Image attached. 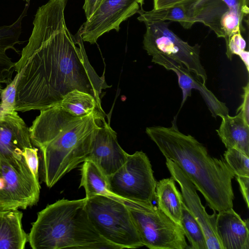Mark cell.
I'll return each mask as SVG.
<instances>
[{"label": "cell", "mask_w": 249, "mask_h": 249, "mask_svg": "<svg viewBox=\"0 0 249 249\" xmlns=\"http://www.w3.org/2000/svg\"><path fill=\"white\" fill-rule=\"evenodd\" d=\"M153 9L158 10L185 5L195 0H153Z\"/></svg>", "instance_id": "cell-27"}, {"label": "cell", "mask_w": 249, "mask_h": 249, "mask_svg": "<svg viewBox=\"0 0 249 249\" xmlns=\"http://www.w3.org/2000/svg\"><path fill=\"white\" fill-rule=\"evenodd\" d=\"M30 1L27 2L24 9L18 18L12 24L0 26V83L9 84L15 71V62L12 61L6 54V51L12 49L19 53L15 47L22 43L19 40L21 33V22L27 15Z\"/></svg>", "instance_id": "cell-16"}, {"label": "cell", "mask_w": 249, "mask_h": 249, "mask_svg": "<svg viewBox=\"0 0 249 249\" xmlns=\"http://www.w3.org/2000/svg\"><path fill=\"white\" fill-rule=\"evenodd\" d=\"M236 179L247 206L249 208V177L236 176Z\"/></svg>", "instance_id": "cell-29"}, {"label": "cell", "mask_w": 249, "mask_h": 249, "mask_svg": "<svg viewBox=\"0 0 249 249\" xmlns=\"http://www.w3.org/2000/svg\"><path fill=\"white\" fill-rule=\"evenodd\" d=\"M216 232L223 249H249V220L233 209L218 212Z\"/></svg>", "instance_id": "cell-14"}, {"label": "cell", "mask_w": 249, "mask_h": 249, "mask_svg": "<svg viewBox=\"0 0 249 249\" xmlns=\"http://www.w3.org/2000/svg\"><path fill=\"white\" fill-rule=\"evenodd\" d=\"M249 0H195L183 5L192 22L202 23L218 37L225 39L244 30L243 20L249 14Z\"/></svg>", "instance_id": "cell-5"}, {"label": "cell", "mask_w": 249, "mask_h": 249, "mask_svg": "<svg viewBox=\"0 0 249 249\" xmlns=\"http://www.w3.org/2000/svg\"><path fill=\"white\" fill-rule=\"evenodd\" d=\"M143 245L150 249H185L188 245L181 226L153 203L142 210L130 209Z\"/></svg>", "instance_id": "cell-8"}, {"label": "cell", "mask_w": 249, "mask_h": 249, "mask_svg": "<svg viewBox=\"0 0 249 249\" xmlns=\"http://www.w3.org/2000/svg\"><path fill=\"white\" fill-rule=\"evenodd\" d=\"M224 157L235 176L249 177V156L235 148H229Z\"/></svg>", "instance_id": "cell-23"}, {"label": "cell", "mask_w": 249, "mask_h": 249, "mask_svg": "<svg viewBox=\"0 0 249 249\" xmlns=\"http://www.w3.org/2000/svg\"><path fill=\"white\" fill-rule=\"evenodd\" d=\"M86 198H64L39 211L28 233L33 249H113L91 224L85 209Z\"/></svg>", "instance_id": "cell-3"}, {"label": "cell", "mask_w": 249, "mask_h": 249, "mask_svg": "<svg viewBox=\"0 0 249 249\" xmlns=\"http://www.w3.org/2000/svg\"><path fill=\"white\" fill-rule=\"evenodd\" d=\"M103 0H85L83 8L87 20L89 19L97 9Z\"/></svg>", "instance_id": "cell-30"}, {"label": "cell", "mask_w": 249, "mask_h": 249, "mask_svg": "<svg viewBox=\"0 0 249 249\" xmlns=\"http://www.w3.org/2000/svg\"><path fill=\"white\" fill-rule=\"evenodd\" d=\"M128 155L119 144L116 132L105 121L93 138L86 160L93 162L108 177L123 166Z\"/></svg>", "instance_id": "cell-12"}, {"label": "cell", "mask_w": 249, "mask_h": 249, "mask_svg": "<svg viewBox=\"0 0 249 249\" xmlns=\"http://www.w3.org/2000/svg\"><path fill=\"white\" fill-rule=\"evenodd\" d=\"M155 198L157 206L180 225L183 201L173 178H163L157 182Z\"/></svg>", "instance_id": "cell-19"}, {"label": "cell", "mask_w": 249, "mask_h": 249, "mask_svg": "<svg viewBox=\"0 0 249 249\" xmlns=\"http://www.w3.org/2000/svg\"><path fill=\"white\" fill-rule=\"evenodd\" d=\"M152 61L163 66L166 70L174 71L177 74L178 85L182 92L180 109L188 97L191 95L192 90L195 89L199 91L213 116L222 118L229 114V109L226 104L219 101L202 83L201 80L196 75L194 76L183 64L160 54L152 56Z\"/></svg>", "instance_id": "cell-13"}, {"label": "cell", "mask_w": 249, "mask_h": 249, "mask_svg": "<svg viewBox=\"0 0 249 249\" xmlns=\"http://www.w3.org/2000/svg\"><path fill=\"white\" fill-rule=\"evenodd\" d=\"M107 178L110 191L120 197L144 203L155 199L157 181L149 158L142 151L128 154L123 166Z\"/></svg>", "instance_id": "cell-7"}, {"label": "cell", "mask_w": 249, "mask_h": 249, "mask_svg": "<svg viewBox=\"0 0 249 249\" xmlns=\"http://www.w3.org/2000/svg\"><path fill=\"white\" fill-rule=\"evenodd\" d=\"M146 133L166 159L175 162L218 212L233 208L234 173L224 158L211 156L206 147L178 129L176 119L170 127H147Z\"/></svg>", "instance_id": "cell-2"}, {"label": "cell", "mask_w": 249, "mask_h": 249, "mask_svg": "<svg viewBox=\"0 0 249 249\" xmlns=\"http://www.w3.org/2000/svg\"><path fill=\"white\" fill-rule=\"evenodd\" d=\"M18 209L0 210V249H23L29 235L24 230Z\"/></svg>", "instance_id": "cell-18"}, {"label": "cell", "mask_w": 249, "mask_h": 249, "mask_svg": "<svg viewBox=\"0 0 249 249\" xmlns=\"http://www.w3.org/2000/svg\"><path fill=\"white\" fill-rule=\"evenodd\" d=\"M1 90H2V89L1 88V86H0V92H1Z\"/></svg>", "instance_id": "cell-31"}, {"label": "cell", "mask_w": 249, "mask_h": 249, "mask_svg": "<svg viewBox=\"0 0 249 249\" xmlns=\"http://www.w3.org/2000/svg\"><path fill=\"white\" fill-rule=\"evenodd\" d=\"M23 0L26 1L27 2L30 1V0Z\"/></svg>", "instance_id": "cell-32"}, {"label": "cell", "mask_w": 249, "mask_h": 249, "mask_svg": "<svg viewBox=\"0 0 249 249\" xmlns=\"http://www.w3.org/2000/svg\"><path fill=\"white\" fill-rule=\"evenodd\" d=\"M226 54L230 60H232L234 54L238 55L244 63L248 72L249 71V53L245 50L246 42L238 31L232 35L226 46Z\"/></svg>", "instance_id": "cell-24"}, {"label": "cell", "mask_w": 249, "mask_h": 249, "mask_svg": "<svg viewBox=\"0 0 249 249\" xmlns=\"http://www.w3.org/2000/svg\"><path fill=\"white\" fill-rule=\"evenodd\" d=\"M180 225L191 245V249H207L205 237L200 226L183 202Z\"/></svg>", "instance_id": "cell-22"}, {"label": "cell", "mask_w": 249, "mask_h": 249, "mask_svg": "<svg viewBox=\"0 0 249 249\" xmlns=\"http://www.w3.org/2000/svg\"><path fill=\"white\" fill-rule=\"evenodd\" d=\"M81 178L79 187L85 189L86 198L95 195H103L125 205L129 209L142 210L147 203L135 202L120 197L111 192L107 177L90 160H86L81 167Z\"/></svg>", "instance_id": "cell-15"}, {"label": "cell", "mask_w": 249, "mask_h": 249, "mask_svg": "<svg viewBox=\"0 0 249 249\" xmlns=\"http://www.w3.org/2000/svg\"><path fill=\"white\" fill-rule=\"evenodd\" d=\"M244 93L242 95L243 102L237 109V113L241 111L246 121L249 124V84L243 87Z\"/></svg>", "instance_id": "cell-28"}, {"label": "cell", "mask_w": 249, "mask_h": 249, "mask_svg": "<svg viewBox=\"0 0 249 249\" xmlns=\"http://www.w3.org/2000/svg\"><path fill=\"white\" fill-rule=\"evenodd\" d=\"M19 75V73H17L12 81L7 84L6 87L0 92L1 98L0 110L3 111L15 110L17 85Z\"/></svg>", "instance_id": "cell-25"}, {"label": "cell", "mask_w": 249, "mask_h": 249, "mask_svg": "<svg viewBox=\"0 0 249 249\" xmlns=\"http://www.w3.org/2000/svg\"><path fill=\"white\" fill-rule=\"evenodd\" d=\"M166 165L171 177L180 186L183 202L204 232L207 249H223L216 232V211L211 215L206 212L195 186L175 162L166 159Z\"/></svg>", "instance_id": "cell-11"}, {"label": "cell", "mask_w": 249, "mask_h": 249, "mask_svg": "<svg viewBox=\"0 0 249 249\" xmlns=\"http://www.w3.org/2000/svg\"><path fill=\"white\" fill-rule=\"evenodd\" d=\"M85 209L99 234L118 249L143 246L130 209L124 204L98 195L86 198Z\"/></svg>", "instance_id": "cell-4"}, {"label": "cell", "mask_w": 249, "mask_h": 249, "mask_svg": "<svg viewBox=\"0 0 249 249\" xmlns=\"http://www.w3.org/2000/svg\"><path fill=\"white\" fill-rule=\"evenodd\" d=\"M143 23L146 32L143 48L148 55H162L180 62L206 84L207 76L200 62L198 44L191 45L181 39L169 28V22Z\"/></svg>", "instance_id": "cell-6"}, {"label": "cell", "mask_w": 249, "mask_h": 249, "mask_svg": "<svg viewBox=\"0 0 249 249\" xmlns=\"http://www.w3.org/2000/svg\"><path fill=\"white\" fill-rule=\"evenodd\" d=\"M137 19L141 22L165 21L169 20L178 22L184 28H191L194 24L187 16L184 5L168 7L150 11L142 9L138 12Z\"/></svg>", "instance_id": "cell-21"}, {"label": "cell", "mask_w": 249, "mask_h": 249, "mask_svg": "<svg viewBox=\"0 0 249 249\" xmlns=\"http://www.w3.org/2000/svg\"><path fill=\"white\" fill-rule=\"evenodd\" d=\"M32 147L29 128L18 112L0 110V160L20 173L32 175L22 152Z\"/></svg>", "instance_id": "cell-9"}, {"label": "cell", "mask_w": 249, "mask_h": 249, "mask_svg": "<svg viewBox=\"0 0 249 249\" xmlns=\"http://www.w3.org/2000/svg\"><path fill=\"white\" fill-rule=\"evenodd\" d=\"M57 105L76 116H82L96 111L104 112L101 105L92 95L78 89L67 93Z\"/></svg>", "instance_id": "cell-20"}, {"label": "cell", "mask_w": 249, "mask_h": 249, "mask_svg": "<svg viewBox=\"0 0 249 249\" xmlns=\"http://www.w3.org/2000/svg\"><path fill=\"white\" fill-rule=\"evenodd\" d=\"M36 148L25 147L22 155L32 172L36 178L39 180V160Z\"/></svg>", "instance_id": "cell-26"}, {"label": "cell", "mask_w": 249, "mask_h": 249, "mask_svg": "<svg viewBox=\"0 0 249 249\" xmlns=\"http://www.w3.org/2000/svg\"><path fill=\"white\" fill-rule=\"evenodd\" d=\"M144 0H103L78 32L83 42L91 44L111 30H120V24L142 9Z\"/></svg>", "instance_id": "cell-10"}, {"label": "cell", "mask_w": 249, "mask_h": 249, "mask_svg": "<svg viewBox=\"0 0 249 249\" xmlns=\"http://www.w3.org/2000/svg\"><path fill=\"white\" fill-rule=\"evenodd\" d=\"M67 2L50 0L36 12L28 42L15 63V71L19 73L17 111L57 105L74 89L89 93L101 105L102 90L110 87L90 64L79 32L74 36L68 29Z\"/></svg>", "instance_id": "cell-1"}, {"label": "cell", "mask_w": 249, "mask_h": 249, "mask_svg": "<svg viewBox=\"0 0 249 249\" xmlns=\"http://www.w3.org/2000/svg\"><path fill=\"white\" fill-rule=\"evenodd\" d=\"M222 117L217 134L227 149L235 148L249 156V124L241 111Z\"/></svg>", "instance_id": "cell-17"}]
</instances>
